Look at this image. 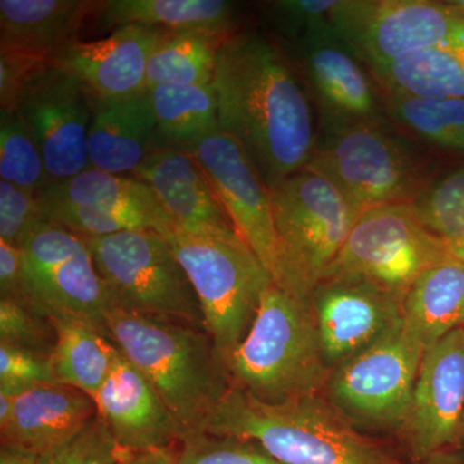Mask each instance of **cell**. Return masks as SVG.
Wrapping results in <instances>:
<instances>
[{"label":"cell","instance_id":"cell-1","mask_svg":"<svg viewBox=\"0 0 464 464\" xmlns=\"http://www.w3.org/2000/svg\"><path fill=\"white\" fill-rule=\"evenodd\" d=\"M219 128L248 154L270 190L306 169L317 145L310 96L292 63L257 32H235L217 54Z\"/></svg>","mask_w":464,"mask_h":464},{"label":"cell","instance_id":"cell-2","mask_svg":"<svg viewBox=\"0 0 464 464\" xmlns=\"http://www.w3.org/2000/svg\"><path fill=\"white\" fill-rule=\"evenodd\" d=\"M200 431L255 442L283 464H408L319 395L268 404L231 386Z\"/></svg>","mask_w":464,"mask_h":464},{"label":"cell","instance_id":"cell-3","mask_svg":"<svg viewBox=\"0 0 464 464\" xmlns=\"http://www.w3.org/2000/svg\"><path fill=\"white\" fill-rule=\"evenodd\" d=\"M110 341L158 391L183 436L203 429L231 387L224 356L204 328L111 307Z\"/></svg>","mask_w":464,"mask_h":464},{"label":"cell","instance_id":"cell-4","mask_svg":"<svg viewBox=\"0 0 464 464\" xmlns=\"http://www.w3.org/2000/svg\"><path fill=\"white\" fill-rule=\"evenodd\" d=\"M226 366L232 387L268 404L319 395L333 373L311 302L275 283L266 289L249 332Z\"/></svg>","mask_w":464,"mask_h":464},{"label":"cell","instance_id":"cell-5","mask_svg":"<svg viewBox=\"0 0 464 464\" xmlns=\"http://www.w3.org/2000/svg\"><path fill=\"white\" fill-rule=\"evenodd\" d=\"M383 119L325 130L307 168L322 173L360 213L411 204L439 174L429 150Z\"/></svg>","mask_w":464,"mask_h":464},{"label":"cell","instance_id":"cell-6","mask_svg":"<svg viewBox=\"0 0 464 464\" xmlns=\"http://www.w3.org/2000/svg\"><path fill=\"white\" fill-rule=\"evenodd\" d=\"M270 191L277 240L274 283L310 302L360 212L328 177L310 168Z\"/></svg>","mask_w":464,"mask_h":464},{"label":"cell","instance_id":"cell-7","mask_svg":"<svg viewBox=\"0 0 464 464\" xmlns=\"http://www.w3.org/2000/svg\"><path fill=\"white\" fill-rule=\"evenodd\" d=\"M197 293L204 328L225 362L246 338L273 277L237 232L206 237L166 234Z\"/></svg>","mask_w":464,"mask_h":464},{"label":"cell","instance_id":"cell-8","mask_svg":"<svg viewBox=\"0 0 464 464\" xmlns=\"http://www.w3.org/2000/svg\"><path fill=\"white\" fill-rule=\"evenodd\" d=\"M85 240L110 308L204 328L197 293L166 235L132 230Z\"/></svg>","mask_w":464,"mask_h":464},{"label":"cell","instance_id":"cell-9","mask_svg":"<svg viewBox=\"0 0 464 464\" xmlns=\"http://www.w3.org/2000/svg\"><path fill=\"white\" fill-rule=\"evenodd\" d=\"M24 302L52 319L83 323L109 338L110 301L87 240L41 218L20 244Z\"/></svg>","mask_w":464,"mask_h":464},{"label":"cell","instance_id":"cell-10","mask_svg":"<svg viewBox=\"0 0 464 464\" xmlns=\"http://www.w3.org/2000/svg\"><path fill=\"white\" fill-rule=\"evenodd\" d=\"M447 258V244L423 227L411 204L374 207L357 217L323 282L364 280L402 302L424 270Z\"/></svg>","mask_w":464,"mask_h":464},{"label":"cell","instance_id":"cell-11","mask_svg":"<svg viewBox=\"0 0 464 464\" xmlns=\"http://www.w3.org/2000/svg\"><path fill=\"white\" fill-rule=\"evenodd\" d=\"M332 27L372 69L456 38L464 33V14L451 2L340 0Z\"/></svg>","mask_w":464,"mask_h":464},{"label":"cell","instance_id":"cell-12","mask_svg":"<svg viewBox=\"0 0 464 464\" xmlns=\"http://www.w3.org/2000/svg\"><path fill=\"white\" fill-rule=\"evenodd\" d=\"M424 353L401 322L333 371L329 401L355 424L405 426Z\"/></svg>","mask_w":464,"mask_h":464},{"label":"cell","instance_id":"cell-13","mask_svg":"<svg viewBox=\"0 0 464 464\" xmlns=\"http://www.w3.org/2000/svg\"><path fill=\"white\" fill-rule=\"evenodd\" d=\"M11 109L38 143L52 182L91 168L92 97L81 79L47 61L24 81Z\"/></svg>","mask_w":464,"mask_h":464},{"label":"cell","instance_id":"cell-14","mask_svg":"<svg viewBox=\"0 0 464 464\" xmlns=\"http://www.w3.org/2000/svg\"><path fill=\"white\" fill-rule=\"evenodd\" d=\"M182 149L197 159L235 232L274 279L277 240L271 191L248 154L221 128L198 137Z\"/></svg>","mask_w":464,"mask_h":464},{"label":"cell","instance_id":"cell-15","mask_svg":"<svg viewBox=\"0 0 464 464\" xmlns=\"http://www.w3.org/2000/svg\"><path fill=\"white\" fill-rule=\"evenodd\" d=\"M415 460L458 450L464 435V328L424 353L405 423Z\"/></svg>","mask_w":464,"mask_h":464},{"label":"cell","instance_id":"cell-16","mask_svg":"<svg viewBox=\"0 0 464 464\" xmlns=\"http://www.w3.org/2000/svg\"><path fill=\"white\" fill-rule=\"evenodd\" d=\"M310 302L324 359L332 372L402 322V302L364 280H324Z\"/></svg>","mask_w":464,"mask_h":464},{"label":"cell","instance_id":"cell-17","mask_svg":"<svg viewBox=\"0 0 464 464\" xmlns=\"http://www.w3.org/2000/svg\"><path fill=\"white\" fill-rule=\"evenodd\" d=\"M298 48L308 87L322 112L324 132L383 119V101L373 76L334 33L307 36Z\"/></svg>","mask_w":464,"mask_h":464},{"label":"cell","instance_id":"cell-18","mask_svg":"<svg viewBox=\"0 0 464 464\" xmlns=\"http://www.w3.org/2000/svg\"><path fill=\"white\" fill-rule=\"evenodd\" d=\"M166 33L136 24L116 27L97 41L72 39L50 63L81 79L92 99H123L146 91L150 56Z\"/></svg>","mask_w":464,"mask_h":464},{"label":"cell","instance_id":"cell-19","mask_svg":"<svg viewBox=\"0 0 464 464\" xmlns=\"http://www.w3.org/2000/svg\"><path fill=\"white\" fill-rule=\"evenodd\" d=\"M94 401L119 447L128 453L174 449L183 438L158 391L121 351Z\"/></svg>","mask_w":464,"mask_h":464},{"label":"cell","instance_id":"cell-20","mask_svg":"<svg viewBox=\"0 0 464 464\" xmlns=\"http://www.w3.org/2000/svg\"><path fill=\"white\" fill-rule=\"evenodd\" d=\"M133 177L154 191L173 230L206 237L234 234L207 174L188 150L152 149Z\"/></svg>","mask_w":464,"mask_h":464},{"label":"cell","instance_id":"cell-21","mask_svg":"<svg viewBox=\"0 0 464 464\" xmlns=\"http://www.w3.org/2000/svg\"><path fill=\"white\" fill-rule=\"evenodd\" d=\"M99 414L83 391L43 383L14 396V415L0 430V447L42 457L79 435Z\"/></svg>","mask_w":464,"mask_h":464},{"label":"cell","instance_id":"cell-22","mask_svg":"<svg viewBox=\"0 0 464 464\" xmlns=\"http://www.w3.org/2000/svg\"><path fill=\"white\" fill-rule=\"evenodd\" d=\"M157 118L148 92L115 100L92 99L88 154L93 169L134 174L152 151Z\"/></svg>","mask_w":464,"mask_h":464},{"label":"cell","instance_id":"cell-23","mask_svg":"<svg viewBox=\"0 0 464 464\" xmlns=\"http://www.w3.org/2000/svg\"><path fill=\"white\" fill-rule=\"evenodd\" d=\"M100 3L85 0H2L0 50L50 61Z\"/></svg>","mask_w":464,"mask_h":464},{"label":"cell","instance_id":"cell-24","mask_svg":"<svg viewBox=\"0 0 464 464\" xmlns=\"http://www.w3.org/2000/svg\"><path fill=\"white\" fill-rule=\"evenodd\" d=\"M402 324L426 351L464 328V264L447 258L424 270L402 301Z\"/></svg>","mask_w":464,"mask_h":464},{"label":"cell","instance_id":"cell-25","mask_svg":"<svg viewBox=\"0 0 464 464\" xmlns=\"http://www.w3.org/2000/svg\"><path fill=\"white\" fill-rule=\"evenodd\" d=\"M368 70L383 94L464 99V33Z\"/></svg>","mask_w":464,"mask_h":464},{"label":"cell","instance_id":"cell-26","mask_svg":"<svg viewBox=\"0 0 464 464\" xmlns=\"http://www.w3.org/2000/svg\"><path fill=\"white\" fill-rule=\"evenodd\" d=\"M99 16L100 26L115 29L136 24L224 38L237 32L235 5L225 0H109L101 2Z\"/></svg>","mask_w":464,"mask_h":464},{"label":"cell","instance_id":"cell-27","mask_svg":"<svg viewBox=\"0 0 464 464\" xmlns=\"http://www.w3.org/2000/svg\"><path fill=\"white\" fill-rule=\"evenodd\" d=\"M38 200L114 212L148 215L173 230L172 221L154 191L136 177L121 176L88 168L63 181L52 182L36 192Z\"/></svg>","mask_w":464,"mask_h":464},{"label":"cell","instance_id":"cell-28","mask_svg":"<svg viewBox=\"0 0 464 464\" xmlns=\"http://www.w3.org/2000/svg\"><path fill=\"white\" fill-rule=\"evenodd\" d=\"M50 319L57 337L51 356L57 383L74 387L96 399L111 372L118 348L83 323Z\"/></svg>","mask_w":464,"mask_h":464},{"label":"cell","instance_id":"cell-29","mask_svg":"<svg viewBox=\"0 0 464 464\" xmlns=\"http://www.w3.org/2000/svg\"><path fill=\"white\" fill-rule=\"evenodd\" d=\"M146 92L157 118L158 132L166 137L170 146L183 148L219 128L213 83L157 85Z\"/></svg>","mask_w":464,"mask_h":464},{"label":"cell","instance_id":"cell-30","mask_svg":"<svg viewBox=\"0 0 464 464\" xmlns=\"http://www.w3.org/2000/svg\"><path fill=\"white\" fill-rule=\"evenodd\" d=\"M224 36L208 33L167 32L146 69V90L157 85L213 83L217 54Z\"/></svg>","mask_w":464,"mask_h":464},{"label":"cell","instance_id":"cell-31","mask_svg":"<svg viewBox=\"0 0 464 464\" xmlns=\"http://www.w3.org/2000/svg\"><path fill=\"white\" fill-rule=\"evenodd\" d=\"M382 101L390 121L409 136L436 148L464 152V99L383 94Z\"/></svg>","mask_w":464,"mask_h":464},{"label":"cell","instance_id":"cell-32","mask_svg":"<svg viewBox=\"0 0 464 464\" xmlns=\"http://www.w3.org/2000/svg\"><path fill=\"white\" fill-rule=\"evenodd\" d=\"M0 177L35 194L52 182L38 143L12 109L0 110Z\"/></svg>","mask_w":464,"mask_h":464},{"label":"cell","instance_id":"cell-33","mask_svg":"<svg viewBox=\"0 0 464 464\" xmlns=\"http://www.w3.org/2000/svg\"><path fill=\"white\" fill-rule=\"evenodd\" d=\"M414 215L444 243L464 235V166L438 174L411 203Z\"/></svg>","mask_w":464,"mask_h":464},{"label":"cell","instance_id":"cell-34","mask_svg":"<svg viewBox=\"0 0 464 464\" xmlns=\"http://www.w3.org/2000/svg\"><path fill=\"white\" fill-rule=\"evenodd\" d=\"M176 464H283L255 442L191 432L174 448Z\"/></svg>","mask_w":464,"mask_h":464},{"label":"cell","instance_id":"cell-35","mask_svg":"<svg viewBox=\"0 0 464 464\" xmlns=\"http://www.w3.org/2000/svg\"><path fill=\"white\" fill-rule=\"evenodd\" d=\"M56 332L50 317L14 298H0V343L52 356Z\"/></svg>","mask_w":464,"mask_h":464},{"label":"cell","instance_id":"cell-36","mask_svg":"<svg viewBox=\"0 0 464 464\" xmlns=\"http://www.w3.org/2000/svg\"><path fill=\"white\" fill-rule=\"evenodd\" d=\"M127 454L97 414L74 439L42 456L39 464H119Z\"/></svg>","mask_w":464,"mask_h":464},{"label":"cell","instance_id":"cell-37","mask_svg":"<svg viewBox=\"0 0 464 464\" xmlns=\"http://www.w3.org/2000/svg\"><path fill=\"white\" fill-rule=\"evenodd\" d=\"M338 3L340 0H277L270 3L268 9L280 32L299 42L333 32L332 17Z\"/></svg>","mask_w":464,"mask_h":464},{"label":"cell","instance_id":"cell-38","mask_svg":"<svg viewBox=\"0 0 464 464\" xmlns=\"http://www.w3.org/2000/svg\"><path fill=\"white\" fill-rule=\"evenodd\" d=\"M43 383H57L51 356L0 343V392L16 396Z\"/></svg>","mask_w":464,"mask_h":464},{"label":"cell","instance_id":"cell-39","mask_svg":"<svg viewBox=\"0 0 464 464\" xmlns=\"http://www.w3.org/2000/svg\"><path fill=\"white\" fill-rule=\"evenodd\" d=\"M41 217L35 192L0 181V240L20 246Z\"/></svg>","mask_w":464,"mask_h":464},{"label":"cell","instance_id":"cell-40","mask_svg":"<svg viewBox=\"0 0 464 464\" xmlns=\"http://www.w3.org/2000/svg\"><path fill=\"white\" fill-rule=\"evenodd\" d=\"M47 60L27 56L18 52L0 50V103L11 109L24 81Z\"/></svg>","mask_w":464,"mask_h":464},{"label":"cell","instance_id":"cell-41","mask_svg":"<svg viewBox=\"0 0 464 464\" xmlns=\"http://www.w3.org/2000/svg\"><path fill=\"white\" fill-rule=\"evenodd\" d=\"M23 289V252L0 240V298L20 299Z\"/></svg>","mask_w":464,"mask_h":464},{"label":"cell","instance_id":"cell-42","mask_svg":"<svg viewBox=\"0 0 464 464\" xmlns=\"http://www.w3.org/2000/svg\"><path fill=\"white\" fill-rule=\"evenodd\" d=\"M119 464H176L174 449L128 453Z\"/></svg>","mask_w":464,"mask_h":464},{"label":"cell","instance_id":"cell-43","mask_svg":"<svg viewBox=\"0 0 464 464\" xmlns=\"http://www.w3.org/2000/svg\"><path fill=\"white\" fill-rule=\"evenodd\" d=\"M41 457L8 447H0V464H39Z\"/></svg>","mask_w":464,"mask_h":464},{"label":"cell","instance_id":"cell-44","mask_svg":"<svg viewBox=\"0 0 464 464\" xmlns=\"http://www.w3.org/2000/svg\"><path fill=\"white\" fill-rule=\"evenodd\" d=\"M14 396L0 392V430L5 429L14 415Z\"/></svg>","mask_w":464,"mask_h":464},{"label":"cell","instance_id":"cell-45","mask_svg":"<svg viewBox=\"0 0 464 464\" xmlns=\"http://www.w3.org/2000/svg\"><path fill=\"white\" fill-rule=\"evenodd\" d=\"M458 450L445 451V453L430 458L426 462L427 464H464V456Z\"/></svg>","mask_w":464,"mask_h":464},{"label":"cell","instance_id":"cell-46","mask_svg":"<svg viewBox=\"0 0 464 464\" xmlns=\"http://www.w3.org/2000/svg\"><path fill=\"white\" fill-rule=\"evenodd\" d=\"M445 244H447L448 257L464 264V235L459 239Z\"/></svg>","mask_w":464,"mask_h":464},{"label":"cell","instance_id":"cell-47","mask_svg":"<svg viewBox=\"0 0 464 464\" xmlns=\"http://www.w3.org/2000/svg\"><path fill=\"white\" fill-rule=\"evenodd\" d=\"M451 3H453V5H456L457 8H459L464 14V0H453Z\"/></svg>","mask_w":464,"mask_h":464},{"label":"cell","instance_id":"cell-48","mask_svg":"<svg viewBox=\"0 0 464 464\" xmlns=\"http://www.w3.org/2000/svg\"><path fill=\"white\" fill-rule=\"evenodd\" d=\"M463 442H464V435H463ZM463 442H462V445H463Z\"/></svg>","mask_w":464,"mask_h":464}]
</instances>
